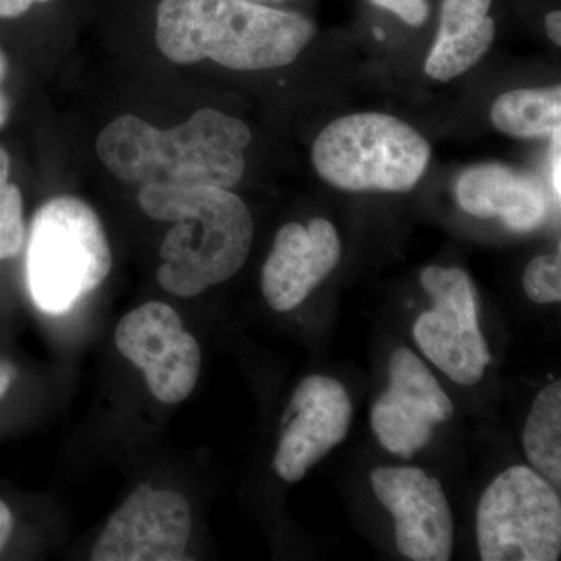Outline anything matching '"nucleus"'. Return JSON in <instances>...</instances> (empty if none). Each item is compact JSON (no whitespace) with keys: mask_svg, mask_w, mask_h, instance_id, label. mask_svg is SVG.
Returning <instances> with one entry per match:
<instances>
[{"mask_svg":"<svg viewBox=\"0 0 561 561\" xmlns=\"http://www.w3.org/2000/svg\"><path fill=\"white\" fill-rule=\"evenodd\" d=\"M191 529L190 502L183 494L139 485L111 516L91 560H184Z\"/></svg>","mask_w":561,"mask_h":561,"instance_id":"9","label":"nucleus"},{"mask_svg":"<svg viewBox=\"0 0 561 561\" xmlns=\"http://www.w3.org/2000/svg\"><path fill=\"white\" fill-rule=\"evenodd\" d=\"M7 72H9V60H7V55L3 54V50L0 49V83L5 80Z\"/></svg>","mask_w":561,"mask_h":561,"instance_id":"28","label":"nucleus"},{"mask_svg":"<svg viewBox=\"0 0 561 561\" xmlns=\"http://www.w3.org/2000/svg\"><path fill=\"white\" fill-rule=\"evenodd\" d=\"M442 423L430 405L401 391L389 389L371 409V427L387 451L412 457L432 438V427Z\"/></svg>","mask_w":561,"mask_h":561,"instance_id":"15","label":"nucleus"},{"mask_svg":"<svg viewBox=\"0 0 561 561\" xmlns=\"http://www.w3.org/2000/svg\"><path fill=\"white\" fill-rule=\"evenodd\" d=\"M138 202L154 220L175 221L165 234L157 272L162 289L190 298L232 278L253 243L249 206L216 186L144 184Z\"/></svg>","mask_w":561,"mask_h":561,"instance_id":"2","label":"nucleus"},{"mask_svg":"<svg viewBox=\"0 0 561 561\" xmlns=\"http://www.w3.org/2000/svg\"><path fill=\"white\" fill-rule=\"evenodd\" d=\"M250 142V128L241 119L203 108L171 130L124 114L103 128L95 150L124 183L231 190L245 173L243 151Z\"/></svg>","mask_w":561,"mask_h":561,"instance_id":"1","label":"nucleus"},{"mask_svg":"<svg viewBox=\"0 0 561 561\" xmlns=\"http://www.w3.org/2000/svg\"><path fill=\"white\" fill-rule=\"evenodd\" d=\"M483 561H556L561 552V502L545 476L527 467L501 472L478 507Z\"/></svg>","mask_w":561,"mask_h":561,"instance_id":"6","label":"nucleus"},{"mask_svg":"<svg viewBox=\"0 0 561 561\" xmlns=\"http://www.w3.org/2000/svg\"><path fill=\"white\" fill-rule=\"evenodd\" d=\"M11 530H13V516L5 502L0 501V551L5 548Z\"/></svg>","mask_w":561,"mask_h":561,"instance_id":"23","label":"nucleus"},{"mask_svg":"<svg viewBox=\"0 0 561 561\" xmlns=\"http://www.w3.org/2000/svg\"><path fill=\"white\" fill-rule=\"evenodd\" d=\"M117 350L146 376L153 397L179 404L197 386L202 351L175 309L150 301L127 313L114 334Z\"/></svg>","mask_w":561,"mask_h":561,"instance_id":"8","label":"nucleus"},{"mask_svg":"<svg viewBox=\"0 0 561 561\" xmlns=\"http://www.w3.org/2000/svg\"><path fill=\"white\" fill-rule=\"evenodd\" d=\"M341 256V239L331 221L313 219L308 227L284 225L262 268V294L268 306L278 312L300 306L334 271Z\"/></svg>","mask_w":561,"mask_h":561,"instance_id":"12","label":"nucleus"},{"mask_svg":"<svg viewBox=\"0 0 561 561\" xmlns=\"http://www.w3.org/2000/svg\"><path fill=\"white\" fill-rule=\"evenodd\" d=\"M497 130L519 139L560 135L561 88L505 92L491 106Z\"/></svg>","mask_w":561,"mask_h":561,"instance_id":"16","label":"nucleus"},{"mask_svg":"<svg viewBox=\"0 0 561 561\" xmlns=\"http://www.w3.org/2000/svg\"><path fill=\"white\" fill-rule=\"evenodd\" d=\"M461 209L479 219H500L508 230L529 232L548 219L549 197L537 176L502 164L467 169L456 184Z\"/></svg>","mask_w":561,"mask_h":561,"instance_id":"13","label":"nucleus"},{"mask_svg":"<svg viewBox=\"0 0 561 561\" xmlns=\"http://www.w3.org/2000/svg\"><path fill=\"white\" fill-rule=\"evenodd\" d=\"M524 290L531 301L549 305L561 300L560 254H545L535 257L524 272Z\"/></svg>","mask_w":561,"mask_h":561,"instance_id":"20","label":"nucleus"},{"mask_svg":"<svg viewBox=\"0 0 561 561\" xmlns=\"http://www.w3.org/2000/svg\"><path fill=\"white\" fill-rule=\"evenodd\" d=\"M14 375H16L14 368L11 367L10 364H7V362L0 360V400H2L7 391H9Z\"/></svg>","mask_w":561,"mask_h":561,"instance_id":"25","label":"nucleus"},{"mask_svg":"<svg viewBox=\"0 0 561 561\" xmlns=\"http://www.w3.org/2000/svg\"><path fill=\"white\" fill-rule=\"evenodd\" d=\"M390 389L426 402L434 411L440 413L443 421L453 416L454 408L448 394L443 391L430 368L409 348H398L391 354Z\"/></svg>","mask_w":561,"mask_h":561,"instance_id":"18","label":"nucleus"},{"mask_svg":"<svg viewBox=\"0 0 561 561\" xmlns=\"http://www.w3.org/2000/svg\"><path fill=\"white\" fill-rule=\"evenodd\" d=\"M557 154H553L552 161V184L553 192L557 194V201L560 202V147L556 151Z\"/></svg>","mask_w":561,"mask_h":561,"instance_id":"26","label":"nucleus"},{"mask_svg":"<svg viewBox=\"0 0 561 561\" xmlns=\"http://www.w3.org/2000/svg\"><path fill=\"white\" fill-rule=\"evenodd\" d=\"M286 427L273 459L283 481L298 482L348 434L353 405L341 382L328 376H309L295 390Z\"/></svg>","mask_w":561,"mask_h":561,"instance_id":"11","label":"nucleus"},{"mask_svg":"<svg viewBox=\"0 0 561 561\" xmlns=\"http://www.w3.org/2000/svg\"><path fill=\"white\" fill-rule=\"evenodd\" d=\"M10 117V101L3 92H0V130L5 127Z\"/></svg>","mask_w":561,"mask_h":561,"instance_id":"27","label":"nucleus"},{"mask_svg":"<svg viewBox=\"0 0 561 561\" xmlns=\"http://www.w3.org/2000/svg\"><path fill=\"white\" fill-rule=\"evenodd\" d=\"M524 451L535 471L552 485H561V382L549 383L538 393L527 416Z\"/></svg>","mask_w":561,"mask_h":561,"instance_id":"17","label":"nucleus"},{"mask_svg":"<svg viewBox=\"0 0 561 561\" xmlns=\"http://www.w3.org/2000/svg\"><path fill=\"white\" fill-rule=\"evenodd\" d=\"M49 0H0V20H14L27 13L35 3H46Z\"/></svg>","mask_w":561,"mask_h":561,"instance_id":"22","label":"nucleus"},{"mask_svg":"<svg viewBox=\"0 0 561 561\" xmlns=\"http://www.w3.org/2000/svg\"><path fill=\"white\" fill-rule=\"evenodd\" d=\"M379 9L389 10L401 18L405 24L419 27L430 16L427 0H371Z\"/></svg>","mask_w":561,"mask_h":561,"instance_id":"21","label":"nucleus"},{"mask_svg":"<svg viewBox=\"0 0 561 561\" xmlns=\"http://www.w3.org/2000/svg\"><path fill=\"white\" fill-rule=\"evenodd\" d=\"M491 2L442 0L437 38L424 65L431 79H456L482 60L496 35V25L489 16Z\"/></svg>","mask_w":561,"mask_h":561,"instance_id":"14","label":"nucleus"},{"mask_svg":"<svg viewBox=\"0 0 561 561\" xmlns=\"http://www.w3.org/2000/svg\"><path fill=\"white\" fill-rule=\"evenodd\" d=\"M10 164L9 151L0 147V261L18 256L25 241L24 201L10 183Z\"/></svg>","mask_w":561,"mask_h":561,"instance_id":"19","label":"nucleus"},{"mask_svg":"<svg viewBox=\"0 0 561 561\" xmlns=\"http://www.w3.org/2000/svg\"><path fill=\"white\" fill-rule=\"evenodd\" d=\"M309 18L251 0H161L157 44L176 65L213 60L234 70L283 68L316 35Z\"/></svg>","mask_w":561,"mask_h":561,"instance_id":"3","label":"nucleus"},{"mask_svg":"<svg viewBox=\"0 0 561 561\" xmlns=\"http://www.w3.org/2000/svg\"><path fill=\"white\" fill-rule=\"evenodd\" d=\"M421 284L434 309L421 313L413 337L424 356L460 386L481 381L491 353L479 327L478 294L461 268L431 265L421 272Z\"/></svg>","mask_w":561,"mask_h":561,"instance_id":"7","label":"nucleus"},{"mask_svg":"<svg viewBox=\"0 0 561 561\" xmlns=\"http://www.w3.org/2000/svg\"><path fill=\"white\" fill-rule=\"evenodd\" d=\"M370 481L394 519L398 551L413 561L451 559L454 522L445 491L420 468H378Z\"/></svg>","mask_w":561,"mask_h":561,"instance_id":"10","label":"nucleus"},{"mask_svg":"<svg viewBox=\"0 0 561 561\" xmlns=\"http://www.w3.org/2000/svg\"><path fill=\"white\" fill-rule=\"evenodd\" d=\"M251 2L262 3V5H272V3L289 2V0H251Z\"/></svg>","mask_w":561,"mask_h":561,"instance_id":"29","label":"nucleus"},{"mask_svg":"<svg viewBox=\"0 0 561 561\" xmlns=\"http://www.w3.org/2000/svg\"><path fill=\"white\" fill-rule=\"evenodd\" d=\"M546 32L553 44L561 46V13L559 10L551 11L545 20Z\"/></svg>","mask_w":561,"mask_h":561,"instance_id":"24","label":"nucleus"},{"mask_svg":"<svg viewBox=\"0 0 561 561\" xmlns=\"http://www.w3.org/2000/svg\"><path fill=\"white\" fill-rule=\"evenodd\" d=\"M430 160V144L415 128L381 113L339 117L312 149L321 179L345 191H411Z\"/></svg>","mask_w":561,"mask_h":561,"instance_id":"5","label":"nucleus"},{"mask_svg":"<svg viewBox=\"0 0 561 561\" xmlns=\"http://www.w3.org/2000/svg\"><path fill=\"white\" fill-rule=\"evenodd\" d=\"M113 265L95 210L73 195L44 203L28 232L25 275L41 312L65 316L106 279Z\"/></svg>","mask_w":561,"mask_h":561,"instance_id":"4","label":"nucleus"}]
</instances>
